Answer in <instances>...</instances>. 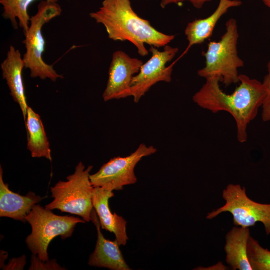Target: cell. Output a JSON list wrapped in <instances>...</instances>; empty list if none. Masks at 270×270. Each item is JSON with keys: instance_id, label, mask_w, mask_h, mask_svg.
Masks as SVG:
<instances>
[{"instance_id": "cell-14", "label": "cell", "mask_w": 270, "mask_h": 270, "mask_svg": "<svg viewBox=\"0 0 270 270\" xmlns=\"http://www.w3.org/2000/svg\"><path fill=\"white\" fill-rule=\"evenodd\" d=\"M112 191L94 187L92 204L98 216L101 228L114 234L120 246H126L128 238L126 233L127 222L110 208L109 200L114 197Z\"/></svg>"}, {"instance_id": "cell-19", "label": "cell", "mask_w": 270, "mask_h": 270, "mask_svg": "<svg viewBox=\"0 0 270 270\" xmlns=\"http://www.w3.org/2000/svg\"><path fill=\"white\" fill-rule=\"evenodd\" d=\"M247 252L252 270H270V251L261 246L251 236L248 240Z\"/></svg>"}, {"instance_id": "cell-6", "label": "cell", "mask_w": 270, "mask_h": 270, "mask_svg": "<svg viewBox=\"0 0 270 270\" xmlns=\"http://www.w3.org/2000/svg\"><path fill=\"white\" fill-rule=\"evenodd\" d=\"M26 220L32 228L26 238V244L32 254L44 262L49 260L48 247L55 238L60 236L63 240L70 238L78 224L86 222L78 217L56 215L37 204Z\"/></svg>"}, {"instance_id": "cell-21", "label": "cell", "mask_w": 270, "mask_h": 270, "mask_svg": "<svg viewBox=\"0 0 270 270\" xmlns=\"http://www.w3.org/2000/svg\"><path fill=\"white\" fill-rule=\"evenodd\" d=\"M29 270H65V268L58 264L56 260L44 262L40 260L37 256L32 254L31 256V266H30Z\"/></svg>"}, {"instance_id": "cell-20", "label": "cell", "mask_w": 270, "mask_h": 270, "mask_svg": "<svg viewBox=\"0 0 270 270\" xmlns=\"http://www.w3.org/2000/svg\"><path fill=\"white\" fill-rule=\"evenodd\" d=\"M267 74L264 78L262 84L266 96L262 108V119L264 122H270V60L267 64Z\"/></svg>"}, {"instance_id": "cell-13", "label": "cell", "mask_w": 270, "mask_h": 270, "mask_svg": "<svg viewBox=\"0 0 270 270\" xmlns=\"http://www.w3.org/2000/svg\"><path fill=\"white\" fill-rule=\"evenodd\" d=\"M45 197L37 196L30 192L26 196H21L10 190L3 179V170L0 166V217H6L26 222V218L34 206Z\"/></svg>"}, {"instance_id": "cell-22", "label": "cell", "mask_w": 270, "mask_h": 270, "mask_svg": "<svg viewBox=\"0 0 270 270\" xmlns=\"http://www.w3.org/2000/svg\"><path fill=\"white\" fill-rule=\"evenodd\" d=\"M212 0H162L160 2V6L162 8H164L170 4H178L184 2H190L194 8L200 9L206 3Z\"/></svg>"}, {"instance_id": "cell-23", "label": "cell", "mask_w": 270, "mask_h": 270, "mask_svg": "<svg viewBox=\"0 0 270 270\" xmlns=\"http://www.w3.org/2000/svg\"><path fill=\"white\" fill-rule=\"evenodd\" d=\"M26 264V256L12 258L9 262L8 264L4 267L5 270H23Z\"/></svg>"}, {"instance_id": "cell-11", "label": "cell", "mask_w": 270, "mask_h": 270, "mask_svg": "<svg viewBox=\"0 0 270 270\" xmlns=\"http://www.w3.org/2000/svg\"><path fill=\"white\" fill-rule=\"evenodd\" d=\"M24 68L23 57L20 51L13 46H10L6 58L1 64L2 76L6 82L10 96L19 105L25 121L29 106L22 78V71Z\"/></svg>"}, {"instance_id": "cell-4", "label": "cell", "mask_w": 270, "mask_h": 270, "mask_svg": "<svg viewBox=\"0 0 270 270\" xmlns=\"http://www.w3.org/2000/svg\"><path fill=\"white\" fill-rule=\"evenodd\" d=\"M62 12V8L58 2L42 0L38 6L37 12L30 18L28 30L25 34L26 38L22 42L26 48V52L23 56L25 68L30 70L32 78L49 79L54 82L64 78L56 71L52 66L46 64L42 56L46 46L42 27L52 19L60 16Z\"/></svg>"}, {"instance_id": "cell-17", "label": "cell", "mask_w": 270, "mask_h": 270, "mask_svg": "<svg viewBox=\"0 0 270 270\" xmlns=\"http://www.w3.org/2000/svg\"><path fill=\"white\" fill-rule=\"evenodd\" d=\"M28 134L27 148L34 158L52 161L50 144L40 115L28 107L25 120Z\"/></svg>"}, {"instance_id": "cell-24", "label": "cell", "mask_w": 270, "mask_h": 270, "mask_svg": "<svg viewBox=\"0 0 270 270\" xmlns=\"http://www.w3.org/2000/svg\"><path fill=\"white\" fill-rule=\"evenodd\" d=\"M262 1L267 7L270 8V0H260Z\"/></svg>"}, {"instance_id": "cell-16", "label": "cell", "mask_w": 270, "mask_h": 270, "mask_svg": "<svg viewBox=\"0 0 270 270\" xmlns=\"http://www.w3.org/2000/svg\"><path fill=\"white\" fill-rule=\"evenodd\" d=\"M249 228L234 227L226 236L224 250L226 262L234 270H252L249 262L247 248L250 236Z\"/></svg>"}, {"instance_id": "cell-10", "label": "cell", "mask_w": 270, "mask_h": 270, "mask_svg": "<svg viewBox=\"0 0 270 270\" xmlns=\"http://www.w3.org/2000/svg\"><path fill=\"white\" fill-rule=\"evenodd\" d=\"M144 64L122 50L115 52L108 70V79L102 98L104 102L130 96L131 84Z\"/></svg>"}, {"instance_id": "cell-15", "label": "cell", "mask_w": 270, "mask_h": 270, "mask_svg": "<svg viewBox=\"0 0 270 270\" xmlns=\"http://www.w3.org/2000/svg\"><path fill=\"white\" fill-rule=\"evenodd\" d=\"M240 0H220L215 11L209 16L189 22L184 31L188 45L184 54L193 46L202 44L212 34L214 28L221 18L228 10L242 4Z\"/></svg>"}, {"instance_id": "cell-3", "label": "cell", "mask_w": 270, "mask_h": 270, "mask_svg": "<svg viewBox=\"0 0 270 270\" xmlns=\"http://www.w3.org/2000/svg\"><path fill=\"white\" fill-rule=\"evenodd\" d=\"M226 31L218 42H210L206 52L205 66L198 70V75L206 79L218 77L226 87L239 82L238 70L244 66L238 56V42L239 38L236 20L229 19L226 22Z\"/></svg>"}, {"instance_id": "cell-5", "label": "cell", "mask_w": 270, "mask_h": 270, "mask_svg": "<svg viewBox=\"0 0 270 270\" xmlns=\"http://www.w3.org/2000/svg\"><path fill=\"white\" fill-rule=\"evenodd\" d=\"M92 169V166L86 168L82 162H79L66 181H59L50 188L54 200L45 208L80 216L86 222L92 221L94 189L90 180Z\"/></svg>"}, {"instance_id": "cell-12", "label": "cell", "mask_w": 270, "mask_h": 270, "mask_svg": "<svg viewBox=\"0 0 270 270\" xmlns=\"http://www.w3.org/2000/svg\"><path fill=\"white\" fill-rule=\"evenodd\" d=\"M92 221L96 226L98 240L95 250L90 256L88 265L112 270H130L116 240L111 241L105 238L101 232V226L96 210L92 213Z\"/></svg>"}, {"instance_id": "cell-9", "label": "cell", "mask_w": 270, "mask_h": 270, "mask_svg": "<svg viewBox=\"0 0 270 270\" xmlns=\"http://www.w3.org/2000/svg\"><path fill=\"white\" fill-rule=\"evenodd\" d=\"M150 52L152 54L151 58L142 65L132 82L130 96L133 97L136 103L138 102L158 82H171L173 64L168 66L166 64L174 58L178 49L167 45L160 52L156 48L150 46Z\"/></svg>"}, {"instance_id": "cell-18", "label": "cell", "mask_w": 270, "mask_h": 270, "mask_svg": "<svg viewBox=\"0 0 270 270\" xmlns=\"http://www.w3.org/2000/svg\"><path fill=\"white\" fill-rule=\"evenodd\" d=\"M39 0H0L3 6V18L10 20L14 29L20 26L22 28L24 34L29 28L30 18L28 13V8L34 2ZM58 2L59 0H49Z\"/></svg>"}, {"instance_id": "cell-1", "label": "cell", "mask_w": 270, "mask_h": 270, "mask_svg": "<svg viewBox=\"0 0 270 270\" xmlns=\"http://www.w3.org/2000/svg\"><path fill=\"white\" fill-rule=\"evenodd\" d=\"M220 82L218 77L206 78L192 100L200 108L213 113H229L236 123L238 141L244 143L248 140V125L256 117L266 98L264 88L257 80L240 74V85L233 93L226 94L221 89Z\"/></svg>"}, {"instance_id": "cell-8", "label": "cell", "mask_w": 270, "mask_h": 270, "mask_svg": "<svg viewBox=\"0 0 270 270\" xmlns=\"http://www.w3.org/2000/svg\"><path fill=\"white\" fill-rule=\"evenodd\" d=\"M156 152L154 146H148L142 144L130 156L114 158L104 164L97 172L90 174L92 184L94 187L112 192L122 190L124 186L135 184L138 180L134 173L136 164L142 158Z\"/></svg>"}, {"instance_id": "cell-7", "label": "cell", "mask_w": 270, "mask_h": 270, "mask_svg": "<svg viewBox=\"0 0 270 270\" xmlns=\"http://www.w3.org/2000/svg\"><path fill=\"white\" fill-rule=\"evenodd\" d=\"M222 197L226 200L224 206L209 213L208 219L229 212L233 216L236 226L249 228L260 222L266 234H270V204H260L250 200L246 194L245 188H242L240 184L228 185L223 191Z\"/></svg>"}, {"instance_id": "cell-2", "label": "cell", "mask_w": 270, "mask_h": 270, "mask_svg": "<svg viewBox=\"0 0 270 270\" xmlns=\"http://www.w3.org/2000/svg\"><path fill=\"white\" fill-rule=\"evenodd\" d=\"M90 16L104 26L110 39L132 43L142 56L149 54L146 44L160 48L175 38L174 35L159 32L149 21L139 16L130 0H104L99 10Z\"/></svg>"}]
</instances>
